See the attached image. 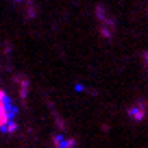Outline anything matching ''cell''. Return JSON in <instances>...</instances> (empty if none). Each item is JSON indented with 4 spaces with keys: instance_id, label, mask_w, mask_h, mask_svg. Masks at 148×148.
Here are the masks:
<instances>
[{
    "instance_id": "cell-3",
    "label": "cell",
    "mask_w": 148,
    "mask_h": 148,
    "mask_svg": "<svg viewBox=\"0 0 148 148\" xmlns=\"http://www.w3.org/2000/svg\"><path fill=\"white\" fill-rule=\"evenodd\" d=\"M146 109H148V105L146 102H135L133 107L129 109V116H131V120L133 122H139V120H144V116H146Z\"/></svg>"
},
{
    "instance_id": "cell-1",
    "label": "cell",
    "mask_w": 148,
    "mask_h": 148,
    "mask_svg": "<svg viewBox=\"0 0 148 148\" xmlns=\"http://www.w3.org/2000/svg\"><path fill=\"white\" fill-rule=\"evenodd\" d=\"M18 109H15L13 100L0 89V133L2 135H11L18 129Z\"/></svg>"
},
{
    "instance_id": "cell-4",
    "label": "cell",
    "mask_w": 148,
    "mask_h": 148,
    "mask_svg": "<svg viewBox=\"0 0 148 148\" xmlns=\"http://www.w3.org/2000/svg\"><path fill=\"white\" fill-rule=\"evenodd\" d=\"M144 63H146V70H148V52L144 55Z\"/></svg>"
},
{
    "instance_id": "cell-2",
    "label": "cell",
    "mask_w": 148,
    "mask_h": 148,
    "mask_svg": "<svg viewBox=\"0 0 148 148\" xmlns=\"http://www.w3.org/2000/svg\"><path fill=\"white\" fill-rule=\"evenodd\" d=\"M52 146L55 148H76V142L65 133H55L52 135Z\"/></svg>"
}]
</instances>
